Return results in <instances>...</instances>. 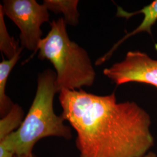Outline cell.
I'll return each instance as SVG.
<instances>
[{
	"label": "cell",
	"instance_id": "obj_11",
	"mask_svg": "<svg viewBox=\"0 0 157 157\" xmlns=\"http://www.w3.org/2000/svg\"><path fill=\"white\" fill-rule=\"evenodd\" d=\"M0 157H15V154L5 147L0 145Z\"/></svg>",
	"mask_w": 157,
	"mask_h": 157
},
{
	"label": "cell",
	"instance_id": "obj_10",
	"mask_svg": "<svg viewBox=\"0 0 157 157\" xmlns=\"http://www.w3.org/2000/svg\"><path fill=\"white\" fill-rule=\"evenodd\" d=\"M4 13L0 5V50L7 59L14 56L21 47H19V40H16L10 36L6 27Z\"/></svg>",
	"mask_w": 157,
	"mask_h": 157
},
{
	"label": "cell",
	"instance_id": "obj_7",
	"mask_svg": "<svg viewBox=\"0 0 157 157\" xmlns=\"http://www.w3.org/2000/svg\"><path fill=\"white\" fill-rule=\"evenodd\" d=\"M23 48L21 47L17 54L10 59H5L2 57V61L0 62V114L2 117L10 111L14 105L6 94V86L9 75L19 59Z\"/></svg>",
	"mask_w": 157,
	"mask_h": 157
},
{
	"label": "cell",
	"instance_id": "obj_2",
	"mask_svg": "<svg viewBox=\"0 0 157 157\" xmlns=\"http://www.w3.org/2000/svg\"><path fill=\"white\" fill-rule=\"evenodd\" d=\"M56 73L47 69L39 74L37 88L33 101L19 128L7 136L0 144L17 156L33 154L34 146L41 139L57 137L69 140L72 130L61 116L54 110Z\"/></svg>",
	"mask_w": 157,
	"mask_h": 157
},
{
	"label": "cell",
	"instance_id": "obj_13",
	"mask_svg": "<svg viewBox=\"0 0 157 157\" xmlns=\"http://www.w3.org/2000/svg\"><path fill=\"white\" fill-rule=\"evenodd\" d=\"M15 157H36L35 156H34L33 154H32V155H28V156H17V155H15Z\"/></svg>",
	"mask_w": 157,
	"mask_h": 157
},
{
	"label": "cell",
	"instance_id": "obj_8",
	"mask_svg": "<svg viewBox=\"0 0 157 157\" xmlns=\"http://www.w3.org/2000/svg\"><path fill=\"white\" fill-rule=\"evenodd\" d=\"M48 11L54 13H62L67 25L77 26L79 23L78 10V0H44L43 3Z\"/></svg>",
	"mask_w": 157,
	"mask_h": 157
},
{
	"label": "cell",
	"instance_id": "obj_1",
	"mask_svg": "<svg viewBox=\"0 0 157 157\" xmlns=\"http://www.w3.org/2000/svg\"><path fill=\"white\" fill-rule=\"evenodd\" d=\"M59 100L61 116L76 132L80 157H144L154 144L149 114L133 101L118 103L115 91L64 90Z\"/></svg>",
	"mask_w": 157,
	"mask_h": 157
},
{
	"label": "cell",
	"instance_id": "obj_3",
	"mask_svg": "<svg viewBox=\"0 0 157 157\" xmlns=\"http://www.w3.org/2000/svg\"><path fill=\"white\" fill-rule=\"evenodd\" d=\"M67 25L62 17L50 22V30L36 51L39 59L49 61L56 70V93L91 87L96 77L88 52L69 39Z\"/></svg>",
	"mask_w": 157,
	"mask_h": 157
},
{
	"label": "cell",
	"instance_id": "obj_12",
	"mask_svg": "<svg viewBox=\"0 0 157 157\" xmlns=\"http://www.w3.org/2000/svg\"><path fill=\"white\" fill-rule=\"evenodd\" d=\"M144 157H157V154L153 152L150 151L148 152Z\"/></svg>",
	"mask_w": 157,
	"mask_h": 157
},
{
	"label": "cell",
	"instance_id": "obj_9",
	"mask_svg": "<svg viewBox=\"0 0 157 157\" xmlns=\"http://www.w3.org/2000/svg\"><path fill=\"white\" fill-rule=\"evenodd\" d=\"M22 108L14 104L6 116L0 120V141L19 128L24 120Z\"/></svg>",
	"mask_w": 157,
	"mask_h": 157
},
{
	"label": "cell",
	"instance_id": "obj_6",
	"mask_svg": "<svg viewBox=\"0 0 157 157\" xmlns=\"http://www.w3.org/2000/svg\"><path fill=\"white\" fill-rule=\"evenodd\" d=\"M139 13H143L144 15L143 21L141 23L140 25L133 32L127 34L122 39L118 41L115 44L113 45L112 48L105 54L99 58L95 62V65H100L108 60L112 56L114 51L118 48V47L130 37L144 32L148 33L150 35H152L151 28L157 21V0L154 1L150 4L144 6L140 11L133 12L125 11L123 8L118 6L117 17H124L128 19L130 17Z\"/></svg>",
	"mask_w": 157,
	"mask_h": 157
},
{
	"label": "cell",
	"instance_id": "obj_5",
	"mask_svg": "<svg viewBox=\"0 0 157 157\" xmlns=\"http://www.w3.org/2000/svg\"><path fill=\"white\" fill-rule=\"evenodd\" d=\"M103 73L117 86L137 82L157 88V60L139 51H129L122 61L104 69Z\"/></svg>",
	"mask_w": 157,
	"mask_h": 157
},
{
	"label": "cell",
	"instance_id": "obj_4",
	"mask_svg": "<svg viewBox=\"0 0 157 157\" xmlns=\"http://www.w3.org/2000/svg\"><path fill=\"white\" fill-rule=\"evenodd\" d=\"M6 15L20 30L21 47L36 53L43 32L41 26L50 21L48 9L36 0H4L1 4Z\"/></svg>",
	"mask_w": 157,
	"mask_h": 157
}]
</instances>
